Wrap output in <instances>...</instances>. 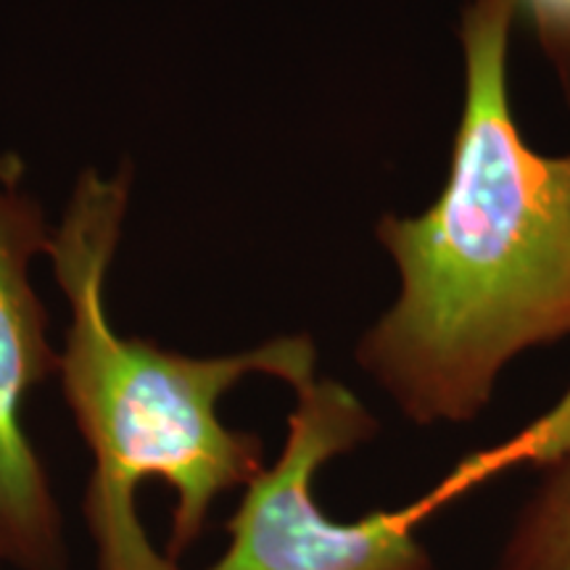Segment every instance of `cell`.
Listing matches in <instances>:
<instances>
[{
	"mask_svg": "<svg viewBox=\"0 0 570 570\" xmlns=\"http://www.w3.org/2000/svg\"><path fill=\"white\" fill-rule=\"evenodd\" d=\"M518 13H523L537 30L544 51L570 42V0H515Z\"/></svg>",
	"mask_w": 570,
	"mask_h": 570,
	"instance_id": "6",
	"label": "cell"
},
{
	"mask_svg": "<svg viewBox=\"0 0 570 570\" xmlns=\"http://www.w3.org/2000/svg\"><path fill=\"white\" fill-rule=\"evenodd\" d=\"M130 204V167L85 169L48 256L71 323L59 375L92 470L82 515L96 570H183L214 504L265 468L256 433L235 431L219 402L248 375L302 389L317 377L309 336H277L238 354L188 356L114 331L106 277Z\"/></svg>",
	"mask_w": 570,
	"mask_h": 570,
	"instance_id": "2",
	"label": "cell"
},
{
	"mask_svg": "<svg viewBox=\"0 0 570 570\" xmlns=\"http://www.w3.org/2000/svg\"><path fill=\"white\" fill-rule=\"evenodd\" d=\"M515 0H468L465 101L441 196L386 214L377 240L396 302L356 344V365L415 425H462L529 348L570 336V154L533 151L510 101Z\"/></svg>",
	"mask_w": 570,
	"mask_h": 570,
	"instance_id": "1",
	"label": "cell"
},
{
	"mask_svg": "<svg viewBox=\"0 0 570 570\" xmlns=\"http://www.w3.org/2000/svg\"><path fill=\"white\" fill-rule=\"evenodd\" d=\"M544 53H547V59L552 61L554 71H558L560 85H562V90H566V98L570 104V42H568V46L550 48V51H544Z\"/></svg>",
	"mask_w": 570,
	"mask_h": 570,
	"instance_id": "7",
	"label": "cell"
},
{
	"mask_svg": "<svg viewBox=\"0 0 570 570\" xmlns=\"http://www.w3.org/2000/svg\"><path fill=\"white\" fill-rule=\"evenodd\" d=\"M3 568H6V566H3V560H0V570H3Z\"/></svg>",
	"mask_w": 570,
	"mask_h": 570,
	"instance_id": "8",
	"label": "cell"
},
{
	"mask_svg": "<svg viewBox=\"0 0 570 570\" xmlns=\"http://www.w3.org/2000/svg\"><path fill=\"white\" fill-rule=\"evenodd\" d=\"M497 570H570V452L547 468L512 520Z\"/></svg>",
	"mask_w": 570,
	"mask_h": 570,
	"instance_id": "5",
	"label": "cell"
},
{
	"mask_svg": "<svg viewBox=\"0 0 570 570\" xmlns=\"http://www.w3.org/2000/svg\"><path fill=\"white\" fill-rule=\"evenodd\" d=\"M377 431L367 404L341 381L317 375L296 389L281 454L244 487L225 552L204 570H433L417 523L452 502L441 487L360 520H333L320 508V470Z\"/></svg>",
	"mask_w": 570,
	"mask_h": 570,
	"instance_id": "3",
	"label": "cell"
},
{
	"mask_svg": "<svg viewBox=\"0 0 570 570\" xmlns=\"http://www.w3.org/2000/svg\"><path fill=\"white\" fill-rule=\"evenodd\" d=\"M42 209L21 185V164L0 161V560L11 570H69L67 525L24 428V402L59 370L48 315L30 281L48 252Z\"/></svg>",
	"mask_w": 570,
	"mask_h": 570,
	"instance_id": "4",
	"label": "cell"
}]
</instances>
